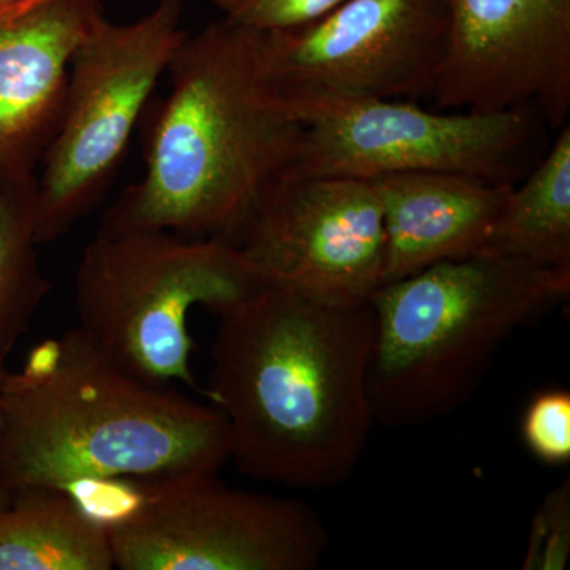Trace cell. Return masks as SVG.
<instances>
[{
    "label": "cell",
    "mask_w": 570,
    "mask_h": 570,
    "mask_svg": "<svg viewBox=\"0 0 570 570\" xmlns=\"http://www.w3.org/2000/svg\"><path fill=\"white\" fill-rule=\"evenodd\" d=\"M216 316L206 396L227 420L230 460L247 478L296 490L347 482L376 422L371 299L266 283Z\"/></svg>",
    "instance_id": "1"
},
{
    "label": "cell",
    "mask_w": 570,
    "mask_h": 570,
    "mask_svg": "<svg viewBox=\"0 0 570 570\" xmlns=\"http://www.w3.org/2000/svg\"><path fill=\"white\" fill-rule=\"evenodd\" d=\"M146 171L102 227L160 228L235 245L266 190L295 167L305 124L269 80L261 33L223 20L187 36L170 66Z\"/></svg>",
    "instance_id": "2"
},
{
    "label": "cell",
    "mask_w": 570,
    "mask_h": 570,
    "mask_svg": "<svg viewBox=\"0 0 570 570\" xmlns=\"http://www.w3.org/2000/svg\"><path fill=\"white\" fill-rule=\"evenodd\" d=\"M223 412L126 373L80 330L37 344L0 389V489L219 472Z\"/></svg>",
    "instance_id": "3"
},
{
    "label": "cell",
    "mask_w": 570,
    "mask_h": 570,
    "mask_svg": "<svg viewBox=\"0 0 570 570\" xmlns=\"http://www.w3.org/2000/svg\"><path fill=\"white\" fill-rule=\"evenodd\" d=\"M569 295L570 269L498 254L441 262L382 285L371 296L374 420L428 425L466 406L502 344Z\"/></svg>",
    "instance_id": "4"
},
{
    "label": "cell",
    "mask_w": 570,
    "mask_h": 570,
    "mask_svg": "<svg viewBox=\"0 0 570 570\" xmlns=\"http://www.w3.org/2000/svg\"><path fill=\"white\" fill-rule=\"evenodd\" d=\"M266 283L243 250L223 239L100 228L75 275L78 330L126 373L206 396L190 367V311L200 305L220 313Z\"/></svg>",
    "instance_id": "5"
},
{
    "label": "cell",
    "mask_w": 570,
    "mask_h": 570,
    "mask_svg": "<svg viewBox=\"0 0 570 570\" xmlns=\"http://www.w3.org/2000/svg\"><path fill=\"white\" fill-rule=\"evenodd\" d=\"M105 530L121 570H313L330 546L302 499L235 489L212 471L124 480Z\"/></svg>",
    "instance_id": "6"
},
{
    "label": "cell",
    "mask_w": 570,
    "mask_h": 570,
    "mask_svg": "<svg viewBox=\"0 0 570 570\" xmlns=\"http://www.w3.org/2000/svg\"><path fill=\"white\" fill-rule=\"evenodd\" d=\"M189 0H157L140 20L102 18L73 52L61 122L37 179L39 245L61 238L102 197L175 52Z\"/></svg>",
    "instance_id": "7"
},
{
    "label": "cell",
    "mask_w": 570,
    "mask_h": 570,
    "mask_svg": "<svg viewBox=\"0 0 570 570\" xmlns=\"http://www.w3.org/2000/svg\"><path fill=\"white\" fill-rule=\"evenodd\" d=\"M292 170L311 176L374 179L439 171L517 184L535 137L534 108L441 115L400 100L313 105Z\"/></svg>",
    "instance_id": "8"
},
{
    "label": "cell",
    "mask_w": 570,
    "mask_h": 570,
    "mask_svg": "<svg viewBox=\"0 0 570 570\" xmlns=\"http://www.w3.org/2000/svg\"><path fill=\"white\" fill-rule=\"evenodd\" d=\"M439 0H346L321 20L261 33L269 80L291 110L433 92L445 39Z\"/></svg>",
    "instance_id": "9"
},
{
    "label": "cell",
    "mask_w": 570,
    "mask_h": 570,
    "mask_svg": "<svg viewBox=\"0 0 570 570\" xmlns=\"http://www.w3.org/2000/svg\"><path fill=\"white\" fill-rule=\"evenodd\" d=\"M235 246L268 283L333 302H367L384 283V216L371 179L287 171Z\"/></svg>",
    "instance_id": "10"
},
{
    "label": "cell",
    "mask_w": 570,
    "mask_h": 570,
    "mask_svg": "<svg viewBox=\"0 0 570 570\" xmlns=\"http://www.w3.org/2000/svg\"><path fill=\"white\" fill-rule=\"evenodd\" d=\"M445 39L439 110L534 108L551 127L570 108V0H439Z\"/></svg>",
    "instance_id": "11"
},
{
    "label": "cell",
    "mask_w": 570,
    "mask_h": 570,
    "mask_svg": "<svg viewBox=\"0 0 570 570\" xmlns=\"http://www.w3.org/2000/svg\"><path fill=\"white\" fill-rule=\"evenodd\" d=\"M100 0L0 3V171L31 178L59 122L73 52L102 18Z\"/></svg>",
    "instance_id": "12"
},
{
    "label": "cell",
    "mask_w": 570,
    "mask_h": 570,
    "mask_svg": "<svg viewBox=\"0 0 570 570\" xmlns=\"http://www.w3.org/2000/svg\"><path fill=\"white\" fill-rule=\"evenodd\" d=\"M371 181L384 216L382 285L441 262L485 254L515 186L439 171H404Z\"/></svg>",
    "instance_id": "13"
},
{
    "label": "cell",
    "mask_w": 570,
    "mask_h": 570,
    "mask_svg": "<svg viewBox=\"0 0 570 570\" xmlns=\"http://www.w3.org/2000/svg\"><path fill=\"white\" fill-rule=\"evenodd\" d=\"M107 530L59 489H28L0 508V570H110Z\"/></svg>",
    "instance_id": "14"
},
{
    "label": "cell",
    "mask_w": 570,
    "mask_h": 570,
    "mask_svg": "<svg viewBox=\"0 0 570 570\" xmlns=\"http://www.w3.org/2000/svg\"><path fill=\"white\" fill-rule=\"evenodd\" d=\"M485 254L570 269V127L527 181L513 186Z\"/></svg>",
    "instance_id": "15"
},
{
    "label": "cell",
    "mask_w": 570,
    "mask_h": 570,
    "mask_svg": "<svg viewBox=\"0 0 570 570\" xmlns=\"http://www.w3.org/2000/svg\"><path fill=\"white\" fill-rule=\"evenodd\" d=\"M36 220V176L6 178L0 189V370L51 288L37 258Z\"/></svg>",
    "instance_id": "16"
},
{
    "label": "cell",
    "mask_w": 570,
    "mask_h": 570,
    "mask_svg": "<svg viewBox=\"0 0 570 570\" xmlns=\"http://www.w3.org/2000/svg\"><path fill=\"white\" fill-rule=\"evenodd\" d=\"M521 436L528 450L549 466L570 463V393L542 390L532 397L521 420Z\"/></svg>",
    "instance_id": "17"
},
{
    "label": "cell",
    "mask_w": 570,
    "mask_h": 570,
    "mask_svg": "<svg viewBox=\"0 0 570 570\" xmlns=\"http://www.w3.org/2000/svg\"><path fill=\"white\" fill-rule=\"evenodd\" d=\"M570 557V482L550 491L532 519L524 570H562Z\"/></svg>",
    "instance_id": "18"
},
{
    "label": "cell",
    "mask_w": 570,
    "mask_h": 570,
    "mask_svg": "<svg viewBox=\"0 0 570 570\" xmlns=\"http://www.w3.org/2000/svg\"><path fill=\"white\" fill-rule=\"evenodd\" d=\"M343 2L346 0H214L224 20L257 32L302 28Z\"/></svg>",
    "instance_id": "19"
},
{
    "label": "cell",
    "mask_w": 570,
    "mask_h": 570,
    "mask_svg": "<svg viewBox=\"0 0 570 570\" xmlns=\"http://www.w3.org/2000/svg\"><path fill=\"white\" fill-rule=\"evenodd\" d=\"M3 376H6V370H0V389H2ZM11 494L7 493L6 490L0 489V508L9 504Z\"/></svg>",
    "instance_id": "20"
},
{
    "label": "cell",
    "mask_w": 570,
    "mask_h": 570,
    "mask_svg": "<svg viewBox=\"0 0 570 570\" xmlns=\"http://www.w3.org/2000/svg\"><path fill=\"white\" fill-rule=\"evenodd\" d=\"M3 181H6V176H3L2 171H0V189H2Z\"/></svg>",
    "instance_id": "21"
},
{
    "label": "cell",
    "mask_w": 570,
    "mask_h": 570,
    "mask_svg": "<svg viewBox=\"0 0 570 570\" xmlns=\"http://www.w3.org/2000/svg\"><path fill=\"white\" fill-rule=\"evenodd\" d=\"M2 2H9V0H0V3H2Z\"/></svg>",
    "instance_id": "22"
}]
</instances>
